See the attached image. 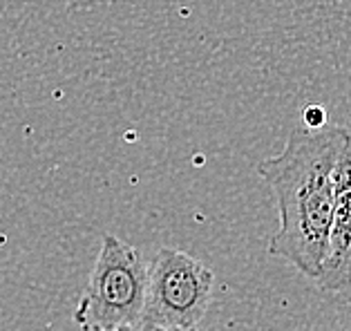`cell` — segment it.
Instances as JSON below:
<instances>
[{
  "label": "cell",
  "instance_id": "3",
  "mask_svg": "<svg viewBox=\"0 0 351 331\" xmlns=\"http://www.w3.org/2000/svg\"><path fill=\"white\" fill-rule=\"evenodd\" d=\"M213 271L202 260L177 249H159L148 265L143 329L197 331L206 316Z\"/></svg>",
  "mask_w": 351,
  "mask_h": 331
},
{
  "label": "cell",
  "instance_id": "7",
  "mask_svg": "<svg viewBox=\"0 0 351 331\" xmlns=\"http://www.w3.org/2000/svg\"><path fill=\"white\" fill-rule=\"evenodd\" d=\"M143 331H168V329H159V327H148V329H143Z\"/></svg>",
  "mask_w": 351,
  "mask_h": 331
},
{
  "label": "cell",
  "instance_id": "1",
  "mask_svg": "<svg viewBox=\"0 0 351 331\" xmlns=\"http://www.w3.org/2000/svg\"><path fill=\"white\" fill-rule=\"evenodd\" d=\"M349 130L342 125L295 128L285 150L260 161L258 173L278 201L280 226L269 253L318 280L327 256L336 180Z\"/></svg>",
  "mask_w": 351,
  "mask_h": 331
},
{
  "label": "cell",
  "instance_id": "5",
  "mask_svg": "<svg viewBox=\"0 0 351 331\" xmlns=\"http://www.w3.org/2000/svg\"><path fill=\"white\" fill-rule=\"evenodd\" d=\"M304 125L306 128H322L327 125V112L322 106H309L304 108Z\"/></svg>",
  "mask_w": 351,
  "mask_h": 331
},
{
  "label": "cell",
  "instance_id": "6",
  "mask_svg": "<svg viewBox=\"0 0 351 331\" xmlns=\"http://www.w3.org/2000/svg\"><path fill=\"white\" fill-rule=\"evenodd\" d=\"M83 331H143V327H117V329H99V327H90V329H83Z\"/></svg>",
  "mask_w": 351,
  "mask_h": 331
},
{
  "label": "cell",
  "instance_id": "2",
  "mask_svg": "<svg viewBox=\"0 0 351 331\" xmlns=\"http://www.w3.org/2000/svg\"><path fill=\"white\" fill-rule=\"evenodd\" d=\"M148 291V265L139 249L104 235L90 282L74 311V322L81 329L141 327Z\"/></svg>",
  "mask_w": 351,
  "mask_h": 331
},
{
  "label": "cell",
  "instance_id": "4",
  "mask_svg": "<svg viewBox=\"0 0 351 331\" xmlns=\"http://www.w3.org/2000/svg\"><path fill=\"white\" fill-rule=\"evenodd\" d=\"M315 282L324 291L351 289V134L338 164L327 256H324L320 278Z\"/></svg>",
  "mask_w": 351,
  "mask_h": 331
}]
</instances>
